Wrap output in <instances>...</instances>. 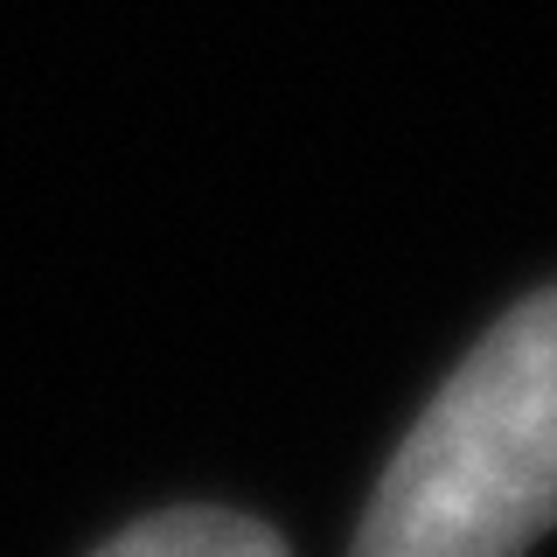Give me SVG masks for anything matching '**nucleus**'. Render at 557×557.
<instances>
[{
	"label": "nucleus",
	"instance_id": "obj_2",
	"mask_svg": "<svg viewBox=\"0 0 557 557\" xmlns=\"http://www.w3.org/2000/svg\"><path fill=\"white\" fill-rule=\"evenodd\" d=\"M91 557H293V550L278 544V530L237 509H161L119 530L112 544H98Z\"/></svg>",
	"mask_w": 557,
	"mask_h": 557
},
{
	"label": "nucleus",
	"instance_id": "obj_1",
	"mask_svg": "<svg viewBox=\"0 0 557 557\" xmlns=\"http://www.w3.org/2000/svg\"><path fill=\"white\" fill-rule=\"evenodd\" d=\"M557 522V286L474 342L391 453L356 557H522Z\"/></svg>",
	"mask_w": 557,
	"mask_h": 557
}]
</instances>
